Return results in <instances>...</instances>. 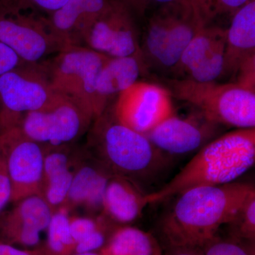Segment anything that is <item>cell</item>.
Segmentation results:
<instances>
[{
    "instance_id": "8d00e7d4",
    "label": "cell",
    "mask_w": 255,
    "mask_h": 255,
    "mask_svg": "<svg viewBox=\"0 0 255 255\" xmlns=\"http://www.w3.org/2000/svg\"><path fill=\"white\" fill-rule=\"evenodd\" d=\"M1 0H0V2H1Z\"/></svg>"
},
{
    "instance_id": "7402d4cb",
    "label": "cell",
    "mask_w": 255,
    "mask_h": 255,
    "mask_svg": "<svg viewBox=\"0 0 255 255\" xmlns=\"http://www.w3.org/2000/svg\"><path fill=\"white\" fill-rule=\"evenodd\" d=\"M162 248L150 233L136 228H119L102 250V255H162Z\"/></svg>"
},
{
    "instance_id": "f546056e",
    "label": "cell",
    "mask_w": 255,
    "mask_h": 255,
    "mask_svg": "<svg viewBox=\"0 0 255 255\" xmlns=\"http://www.w3.org/2000/svg\"><path fill=\"white\" fill-rule=\"evenodd\" d=\"M16 53L2 42L0 41V76L23 65Z\"/></svg>"
},
{
    "instance_id": "d4e9b609",
    "label": "cell",
    "mask_w": 255,
    "mask_h": 255,
    "mask_svg": "<svg viewBox=\"0 0 255 255\" xmlns=\"http://www.w3.org/2000/svg\"><path fill=\"white\" fill-rule=\"evenodd\" d=\"M190 2L201 27L210 26L216 18L233 16L250 0H188Z\"/></svg>"
},
{
    "instance_id": "ffe728a7",
    "label": "cell",
    "mask_w": 255,
    "mask_h": 255,
    "mask_svg": "<svg viewBox=\"0 0 255 255\" xmlns=\"http://www.w3.org/2000/svg\"><path fill=\"white\" fill-rule=\"evenodd\" d=\"M147 193L132 181L113 176L107 184L103 210L116 222L128 223L136 220L148 205Z\"/></svg>"
},
{
    "instance_id": "44dd1931",
    "label": "cell",
    "mask_w": 255,
    "mask_h": 255,
    "mask_svg": "<svg viewBox=\"0 0 255 255\" xmlns=\"http://www.w3.org/2000/svg\"><path fill=\"white\" fill-rule=\"evenodd\" d=\"M145 62L136 56L109 58L97 82V93L102 105L107 108L111 100L138 81Z\"/></svg>"
},
{
    "instance_id": "d6a6232c",
    "label": "cell",
    "mask_w": 255,
    "mask_h": 255,
    "mask_svg": "<svg viewBox=\"0 0 255 255\" xmlns=\"http://www.w3.org/2000/svg\"><path fill=\"white\" fill-rule=\"evenodd\" d=\"M120 1L127 4L130 9L135 10L140 14L145 12L146 8L148 6L147 0H120Z\"/></svg>"
},
{
    "instance_id": "5bb4252c",
    "label": "cell",
    "mask_w": 255,
    "mask_h": 255,
    "mask_svg": "<svg viewBox=\"0 0 255 255\" xmlns=\"http://www.w3.org/2000/svg\"><path fill=\"white\" fill-rule=\"evenodd\" d=\"M219 127L206 120L199 112L197 116L187 118L173 114L145 135L164 153L170 156L181 155L201 149L212 140Z\"/></svg>"
},
{
    "instance_id": "9a60e30c",
    "label": "cell",
    "mask_w": 255,
    "mask_h": 255,
    "mask_svg": "<svg viewBox=\"0 0 255 255\" xmlns=\"http://www.w3.org/2000/svg\"><path fill=\"white\" fill-rule=\"evenodd\" d=\"M53 212L40 195L28 196L3 217L0 233L4 243L31 247L40 242V233L48 228Z\"/></svg>"
},
{
    "instance_id": "74e56055",
    "label": "cell",
    "mask_w": 255,
    "mask_h": 255,
    "mask_svg": "<svg viewBox=\"0 0 255 255\" xmlns=\"http://www.w3.org/2000/svg\"><path fill=\"white\" fill-rule=\"evenodd\" d=\"M119 1H120V0H119Z\"/></svg>"
},
{
    "instance_id": "30bf717a",
    "label": "cell",
    "mask_w": 255,
    "mask_h": 255,
    "mask_svg": "<svg viewBox=\"0 0 255 255\" xmlns=\"http://www.w3.org/2000/svg\"><path fill=\"white\" fill-rule=\"evenodd\" d=\"M131 11L122 1L110 0L85 29L82 46L109 58L136 56L143 60Z\"/></svg>"
},
{
    "instance_id": "e575fe53",
    "label": "cell",
    "mask_w": 255,
    "mask_h": 255,
    "mask_svg": "<svg viewBox=\"0 0 255 255\" xmlns=\"http://www.w3.org/2000/svg\"><path fill=\"white\" fill-rule=\"evenodd\" d=\"M155 1L156 3H158L160 5L167 4V3L172 2V1H176V0H147L148 4H150V1Z\"/></svg>"
},
{
    "instance_id": "4316f807",
    "label": "cell",
    "mask_w": 255,
    "mask_h": 255,
    "mask_svg": "<svg viewBox=\"0 0 255 255\" xmlns=\"http://www.w3.org/2000/svg\"><path fill=\"white\" fill-rule=\"evenodd\" d=\"M68 0H1L0 5L19 10L42 11L49 15L63 6Z\"/></svg>"
},
{
    "instance_id": "8992f818",
    "label": "cell",
    "mask_w": 255,
    "mask_h": 255,
    "mask_svg": "<svg viewBox=\"0 0 255 255\" xmlns=\"http://www.w3.org/2000/svg\"><path fill=\"white\" fill-rule=\"evenodd\" d=\"M200 28L188 0L160 5L149 20L142 38L144 62L172 70Z\"/></svg>"
},
{
    "instance_id": "ac0fdd59",
    "label": "cell",
    "mask_w": 255,
    "mask_h": 255,
    "mask_svg": "<svg viewBox=\"0 0 255 255\" xmlns=\"http://www.w3.org/2000/svg\"><path fill=\"white\" fill-rule=\"evenodd\" d=\"M253 58H255V0H250L235 13L226 28L221 78H234L242 65Z\"/></svg>"
},
{
    "instance_id": "f1b7e54d",
    "label": "cell",
    "mask_w": 255,
    "mask_h": 255,
    "mask_svg": "<svg viewBox=\"0 0 255 255\" xmlns=\"http://www.w3.org/2000/svg\"><path fill=\"white\" fill-rule=\"evenodd\" d=\"M234 79L235 83L255 91V58L246 62L238 70Z\"/></svg>"
},
{
    "instance_id": "1f68e13d",
    "label": "cell",
    "mask_w": 255,
    "mask_h": 255,
    "mask_svg": "<svg viewBox=\"0 0 255 255\" xmlns=\"http://www.w3.org/2000/svg\"><path fill=\"white\" fill-rule=\"evenodd\" d=\"M0 255H44L43 250L23 251L18 249L11 245L0 241Z\"/></svg>"
},
{
    "instance_id": "ba28073f",
    "label": "cell",
    "mask_w": 255,
    "mask_h": 255,
    "mask_svg": "<svg viewBox=\"0 0 255 255\" xmlns=\"http://www.w3.org/2000/svg\"><path fill=\"white\" fill-rule=\"evenodd\" d=\"M0 153L11 181V201L41 196L44 150L23 132L19 123L0 130Z\"/></svg>"
},
{
    "instance_id": "2e32d148",
    "label": "cell",
    "mask_w": 255,
    "mask_h": 255,
    "mask_svg": "<svg viewBox=\"0 0 255 255\" xmlns=\"http://www.w3.org/2000/svg\"><path fill=\"white\" fill-rule=\"evenodd\" d=\"M113 174L85 148L78 151L73 182L63 207L82 206L93 211L103 210L104 196Z\"/></svg>"
},
{
    "instance_id": "3957f363",
    "label": "cell",
    "mask_w": 255,
    "mask_h": 255,
    "mask_svg": "<svg viewBox=\"0 0 255 255\" xmlns=\"http://www.w3.org/2000/svg\"><path fill=\"white\" fill-rule=\"evenodd\" d=\"M255 128H237L215 137L175 177L146 195L148 204L159 202L198 187L234 182L254 165Z\"/></svg>"
},
{
    "instance_id": "83f0119b",
    "label": "cell",
    "mask_w": 255,
    "mask_h": 255,
    "mask_svg": "<svg viewBox=\"0 0 255 255\" xmlns=\"http://www.w3.org/2000/svg\"><path fill=\"white\" fill-rule=\"evenodd\" d=\"M70 228L75 246L103 229L98 223L88 218H76L70 220Z\"/></svg>"
},
{
    "instance_id": "484cf974",
    "label": "cell",
    "mask_w": 255,
    "mask_h": 255,
    "mask_svg": "<svg viewBox=\"0 0 255 255\" xmlns=\"http://www.w3.org/2000/svg\"><path fill=\"white\" fill-rule=\"evenodd\" d=\"M236 240H221L216 236L202 248L204 255H255L254 248Z\"/></svg>"
},
{
    "instance_id": "836d02e7",
    "label": "cell",
    "mask_w": 255,
    "mask_h": 255,
    "mask_svg": "<svg viewBox=\"0 0 255 255\" xmlns=\"http://www.w3.org/2000/svg\"><path fill=\"white\" fill-rule=\"evenodd\" d=\"M168 255H204L202 249L197 248H172Z\"/></svg>"
},
{
    "instance_id": "277c9868",
    "label": "cell",
    "mask_w": 255,
    "mask_h": 255,
    "mask_svg": "<svg viewBox=\"0 0 255 255\" xmlns=\"http://www.w3.org/2000/svg\"><path fill=\"white\" fill-rule=\"evenodd\" d=\"M172 97L190 104L206 120L236 128H255V91L235 83L167 80Z\"/></svg>"
},
{
    "instance_id": "cb8c5ba5",
    "label": "cell",
    "mask_w": 255,
    "mask_h": 255,
    "mask_svg": "<svg viewBox=\"0 0 255 255\" xmlns=\"http://www.w3.org/2000/svg\"><path fill=\"white\" fill-rule=\"evenodd\" d=\"M226 226L232 239L255 245V190L248 196Z\"/></svg>"
},
{
    "instance_id": "4fadbf2b",
    "label": "cell",
    "mask_w": 255,
    "mask_h": 255,
    "mask_svg": "<svg viewBox=\"0 0 255 255\" xmlns=\"http://www.w3.org/2000/svg\"><path fill=\"white\" fill-rule=\"evenodd\" d=\"M226 28L206 26L196 32L172 71L182 78L196 82L221 78L224 60Z\"/></svg>"
},
{
    "instance_id": "9c48e42d",
    "label": "cell",
    "mask_w": 255,
    "mask_h": 255,
    "mask_svg": "<svg viewBox=\"0 0 255 255\" xmlns=\"http://www.w3.org/2000/svg\"><path fill=\"white\" fill-rule=\"evenodd\" d=\"M92 123L78 106L57 94L45 108L25 114L19 125L29 138L43 147H58L73 143Z\"/></svg>"
},
{
    "instance_id": "7c38bea8",
    "label": "cell",
    "mask_w": 255,
    "mask_h": 255,
    "mask_svg": "<svg viewBox=\"0 0 255 255\" xmlns=\"http://www.w3.org/2000/svg\"><path fill=\"white\" fill-rule=\"evenodd\" d=\"M172 97L165 87L137 81L122 92L112 107L122 123L146 135L174 114Z\"/></svg>"
},
{
    "instance_id": "d590c367",
    "label": "cell",
    "mask_w": 255,
    "mask_h": 255,
    "mask_svg": "<svg viewBox=\"0 0 255 255\" xmlns=\"http://www.w3.org/2000/svg\"><path fill=\"white\" fill-rule=\"evenodd\" d=\"M73 255H102L100 254H97L95 253H81V254H74Z\"/></svg>"
},
{
    "instance_id": "603a6c76",
    "label": "cell",
    "mask_w": 255,
    "mask_h": 255,
    "mask_svg": "<svg viewBox=\"0 0 255 255\" xmlns=\"http://www.w3.org/2000/svg\"><path fill=\"white\" fill-rule=\"evenodd\" d=\"M70 219L68 210L62 207L53 212L48 228L44 255H73L75 243L70 233Z\"/></svg>"
},
{
    "instance_id": "4dcf8cb0",
    "label": "cell",
    "mask_w": 255,
    "mask_h": 255,
    "mask_svg": "<svg viewBox=\"0 0 255 255\" xmlns=\"http://www.w3.org/2000/svg\"><path fill=\"white\" fill-rule=\"evenodd\" d=\"M11 184L4 157L0 153V212L11 201Z\"/></svg>"
},
{
    "instance_id": "5b68a950",
    "label": "cell",
    "mask_w": 255,
    "mask_h": 255,
    "mask_svg": "<svg viewBox=\"0 0 255 255\" xmlns=\"http://www.w3.org/2000/svg\"><path fill=\"white\" fill-rule=\"evenodd\" d=\"M109 57L82 46H70L44 66L52 90L73 102L94 121L105 112L97 93V82Z\"/></svg>"
},
{
    "instance_id": "8fae6325",
    "label": "cell",
    "mask_w": 255,
    "mask_h": 255,
    "mask_svg": "<svg viewBox=\"0 0 255 255\" xmlns=\"http://www.w3.org/2000/svg\"><path fill=\"white\" fill-rule=\"evenodd\" d=\"M0 41L23 63H41L64 47L47 25L46 18L23 14L21 10L0 5Z\"/></svg>"
},
{
    "instance_id": "52a82bcc",
    "label": "cell",
    "mask_w": 255,
    "mask_h": 255,
    "mask_svg": "<svg viewBox=\"0 0 255 255\" xmlns=\"http://www.w3.org/2000/svg\"><path fill=\"white\" fill-rule=\"evenodd\" d=\"M43 64L23 63L0 76V129L19 123L23 114L45 108L56 97Z\"/></svg>"
},
{
    "instance_id": "d6986e66",
    "label": "cell",
    "mask_w": 255,
    "mask_h": 255,
    "mask_svg": "<svg viewBox=\"0 0 255 255\" xmlns=\"http://www.w3.org/2000/svg\"><path fill=\"white\" fill-rule=\"evenodd\" d=\"M44 166L41 196L53 212L63 207L73 182L78 150L70 145L43 147Z\"/></svg>"
},
{
    "instance_id": "e0dca14e",
    "label": "cell",
    "mask_w": 255,
    "mask_h": 255,
    "mask_svg": "<svg viewBox=\"0 0 255 255\" xmlns=\"http://www.w3.org/2000/svg\"><path fill=\"white\" fill-rule=\"evenodd\" d=\"M110 0H68L59 9L48 15V28L64 48L82 46L84 32L106 9Z\"/></svg>"
},
{
    "instance_id": "6da1fadb",
    "label": "cell",
    "mask_w": 255,
    "mask_h": 255,
    "mask_svg": "<svg viewBox=\"0 0 255 255\" xmlns=\"http://www.w3.org/2000/svg\"><path fill=\"white\" fill-rule=\"evenodd\" d=\"M255 190L253 184L234 182L192 188L179 194L161 221L164 241L170 248L202 249Z\"/></svg>"
},
{
    "instance_id": "7a4b0ae2",
    "label": "cell",
    "mask_w": 255,
    "mask_h": 255,
    "mask_svg": "<svg viewBox=\"0 0 255 255\" xmlns=\"http://www.w3.org/2000/svg\"><path fill=\"white\" fill-rule=\"evenodd\" d=\"M88 130L86 150L114 176L129 179L142 189L168 166L170 155L144 134L122 123L110 105Z\"/></svg>"
}]
</instances>
